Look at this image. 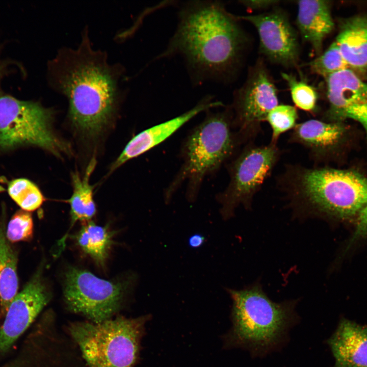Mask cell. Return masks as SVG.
<instances>
[{"mask_svg":"<svg viewBox=\"0 0 367 367\" xmlns=\"http://www.w3.org/2000/svg\"><path fill=\"white\" fill-rule=\"evenodd\" d=\"M107 58L106 53L92 48L85 30L78 48L61 49L48 65L50 83L68 100L72 126L87 139L104 132L121 99L122 68L109 64Z\"/></svg>","mask_w":367,"mask_h":367,"instance_id":"1","label":"cell"},{"mask_svg":"<svg viewBox=\"0 0 367 367\" xmlns=\"http://www.w3.org/2000/svg\"><path fill=\"white\" fill-rule=\"evenodd\" d=\"M178 14L175 32L158 58L181 56L195 82L226 78L245 43L234 17L217 1L189 2Z\"/></svg>","mask_w":367,"mask_h":367,"instance_id":"2","label":"cell"},{"mask_svg":"<svg viewBox=\"0 0 367 367\" xmlns=\"http://www.w3.org/2000/svg\"><path fill=\"white\" fill-rule=\"evenodd\" d=\"M277 187L299 213L347 220L367 204V178L354 170L286 164Z\"/></svg>","mask_w":367,"mask_h":367,"instance_id":"3","label":"cell"},{"mask_svg":"<svg viewBox=\"0 0 367 367\" xmlns=\"http://www.w3.org/2000/svg\"><path fill=\"white\" fill-rule=\"evenodd\" d=\"M228 291L232 301V326L226 346L242 348L260 357L280 349L298 322L297 302H275L257 284Z\"/></svg>","mask_w":367,"mask_h":367,"instance_id":"4","label":"cell"},{"mask_svg":"<svg viewBox=\"0 0 367 367\" xmlns=\"http://www.w3.org/2000/svg\"><path fill=\"white\" fill-rule=\"evenodd\" d=\"M241 144L233 128L231 111L208 112L184 140L181 164L164 191L165 202L168 203L185 183L188 201H195L204 179L218 171Z\"/></svg>","mask_w":367,"mask_h":367,"instance_id":"5","label":"cell"},{"mask_svg":"<svg viewBox=\"0 0 367 367\" xmlns=\"http://www.w3.org/2000/svg\"><path fill=\"white\" fill-rule=\"evenodd\" d=\"M148 316H122L95 323H70L68 330L88 367H134Z\"/></svg>","mask_w":367,"mask_h":367,"instance_id":"6","label":"cell"},{"mask_svg":"<svg viewBox=\"0 0 367 367\" xmlns=\"http://www.w3.org/2000/svg\"><path fill=\"white\" fill-rule=\"evenodd\" d=\"M51 111L39 103L0 97V148L39 147L57 158L72 153L70 145L53 129Z\"/></svg>","mask_w":367,"mask_h":367,"instance_id":"7","label":"cell"},{"mask_svg":"<svg viewBox=\"0 0 367 367\" xmlns=\"http://www.w3.org/2000/svg\"><path fill=\"white\" fill-rule=\"evenodd\" d=\"M281 154L277 145L251 143L237 155L228 166V184L216 197L223 219L232 217L239 205L251 207L253 197L271 175Z\"/></svg>","mask_w":367,"mask_h":367,"instance_id":"8","label":"cell"},{"mask_svg":"<svg viewBox=\"0 0 367 367\" xmlns=\"http://www.w3.org/2000/svg\"><path fill=\"white\" fill-rule=\"evenodd\" d=\"M127 284L104 280L72 268L65 274L64 297L69 310L98 323L112 319L122 305Z\"/></svg>","mask_w":367,"mask_h":367,"instance_id":"9","label":"cell"},{"mask_svg":"<svg viewBox=\"0 0 367 367\" xmlns=\"http://www.w3.org/2000/svg\"><path fill=\"white\" fill-rule=\"evenodd\" d=\"M278 103L275 85L265 67L259 62L251 70L234 99L232 126L242 144L257 135L261 123Z\"/></svg>","mask_w":367,"mask_h":367,"instance_id":"10","label":"cell"},{"mask_svg":"<svg viewBox=\"0 0 367 367\" xmlns=\"http://www.w3.org/2000/svg\"><path fill=\"white\" fill-rule=\"evenodd\" d=\"M326 82L329 107L324 121L353 119L362 125L367 137V83L348 68L329 75Z\"/></svg>","mask_w":367,"mask_h":367,"instance_id":"11","label":"cell"},{"mask_svg":"<svg viewBox=\"0 0 367 367\" xmlns=\"http://www.w3.org/2000/svg\"><path fill=\"white\" fill-rule=\"evenodd\" d=\"M51 298L38 273L10 303L0 328V354L6 352L31 325Z\"/></svg>","mask_w":367,"mask_h":367,"instance_id":"12","label":"cell"},{"mask_svg":"<svg viewBox=\"0 0 367 367\" xmlns=\"http://www.w3.org/2000/svg\"><path fill=\"white\" fill-rule=\"evenodd\" d=\"M241 18L255 27L261 51L271 61L286 66L297 63L299 57L297 36L284 13L275 10Z\"/></svg>","mask_w":367,"mask_h":367,"instance_id":"13","label":"cell"},{"mask_svg":"<svg viewBox=\"0 0 367 367\" xmlns=\"http://www.w3.org/2000/svg\"><path fill=\"white\" fill-rule=\"evenodd\" d=\"M222 105L221 102L207 96L183 114L141 132L128 142L112 164L109 172L160 144L199 114Z\"/></svg>","mask_w":367,"mask_h":367,"instance_id":"14","label":"cell"},{"mask_svg":"<svg viewBox=\"0 0 367 367\" xmlns=\"http://www.w3.org/2000/svg\"><path fill=\"white\" fill-rule=\"evenodd\" d=\"M346 130L342 122L310 119L295 126L289 142L302 145L313 162H320L336 154L345 140Z\"/></svg>","mask_w":367,"mask_h":367,"instance_id":"15","label":"cell"},{"mask_svg":"<svg viewBox=\"0 0 367 367\" xmlns=\"http://www.w3.org/2000/svg\"><path fill=\"white\" fill-rule=\"evenodd\" d=\"M327 343L334 367H367V328L343 319Z\"/></svg>","mask_w":367,"mask_h":367,"instance_id":"16","label":"cell"},{"mask_svg":"<svg viewBox=\"0 0 367 367\" xmlns=\"http://www.w3.org/2000/svg\"><path fill=\"white\" fill-rule=\"evenodd\" d=\"M297 4V24L301 35L320 55L325 38L334 28L330 5L327 1L316 0L300 1Z\"/></svg>","mask_w":367,"mask_h":367,"instance_id":"17","label":"cell"},{"mask_svg":"<svg viewBox=\"0 0 367 367\" xmlns=\"http://www.w3.org/2000/svg\"><path fill=\"white\" fill-rule=\"evenodd\" d=\"M349 66L363 70L367 68V18L356 16L342 24L335 41Z\"/></svg>","mask_w":367,"mask_h":367,"instance_id":"18","label":"cell"},{"mask_svg":"<svg viewBox=\"0 0 367 367\" xmlns=\"http://www.w3.org/2000/svg\"><path fill=\"white\" fill-rule=\"evenodd\" d=\"M96 164V160L93 156L83 175H81L78 171L71 174L73 192L67 201L70 207L72 225L78 221L85 223L90 221L96 213L93 199L94 188L90 183V178Z\"/></svg>","mask_w":367,"mask_h":367,"instance_id":"19","label":"cell"},{"mask_svg":"<svg viewBox=\"0 0 367 367\" xmlns=\"http://www.w3.org/2000/svg\"><path fill=\"white\" fill-rule=\"evenodd\" d=\"M16 253L6 235L4 224H0V304L3 312L17 294L18 277Z\"/></svg>","mask_w":367,"mask_h":367,"instance_id":"20","label":"cell"},{"mask_svg":"<svg viewBox=\"0 0 367 367\" xmlns=\"http://www.w3.org/2000/svg\"><path fill=\"white\" fill-rule=\"evenodd\" d=\"M113 233L107 226L90 221L85 223L76 235L78 246L98 265L103 266L112 242Z\"/></svg>","mask_w":367,"mask_h":367,"instance_id":"21","label":"cell"},{"mask_svg":"<svg viewBox=\"0 0 367 367\" xmlns=\"http://www.w3.org/2000/svg\"><path fill=\"white\" fill-rule=\"evenodd\" d=\"M8 193L20 208L31 212L39 208L45 198L38 187L25 178L11 181L8 186Z\"/></svg>","mask_w":367,"mask_h":367,"instance_id":"22","label":"cell"},{"mask_svg":"<svg viewBox=\"0 0 367 367\" xmlns=\"http://www.w3.org/2000/svg\"><path fill=\"white\" fill-rule=\"evenodd\" d=\"M298 118L297 111L295 107L292 106L278 104L272 109L266 119L272 129L270 143L277 145L280 136L285 132L293 129L297 124Z\"/></svg>","mask_w":367,"mask_h":367,"instance_id":"23","label":"cell"},{"mask_svg":"<svg viewBox=\"0 0 367 367\" xmlns=\"http://www.w3.org/2000/svg\"><path fill=\"white\" fill-rule=\"evenodd\" d=\"M308 66L312 72L326 78L349 67L335 41L321 55L310 62Z\"/></svg>","mask_w":367,"mask_h":367,"instance_id":"24","label":"cell"},{"mask_svg":"<svg viewBox=\"0 0 367 367\" xmlns=\"http://www.w3.org/2000/svg\"><path fill=\"white\" fill-rule=\"evenodd\" d=\"M281 75L289 87L295 106L302 110L313 112L318 99V94L314 88L304 82L297 80L292 74L282 73Z\"/></svg>","mask_w":367,"mask_h":367,"instance_id":"25","label":"cell"},{"mask_svg":"<svg viewBox=\"0 0 367 367\" xmlns=\"http://www.w3.org/2000/svg\"><path fill=\"white\" fill-rule=\"evenodd\" d=\"M33 234V221L30 212L22 209L17 211L11 218L6 235L8 241L14 243L30 240Z\"/></svg>","mask_w":367,"mask_h":367,"instance_id":"26","label":"cell"},{"mask_svg":"<svg viewBox=\"0 0 367 367\" xmlns=\"http://www.w3.org/2000/svg\"><path fill=\"white\" fill-rule=\"evenodd\" d=\"M367 235V204L358 215L355 230L349 241L347 249L358 240Z\"/></svg>","mask_w":367,"mask_h":367,"instance_id":"27","label":"cell"},{"mask_svg":"<svg viewBox=\"0 0 367 367\" xmlns=\"http://www.w3.org/2000/svg\"><path fill=\"white\" fill-rule=\"evenodd\" d=\"M279 2L276 1H243L241 3L247 8L252 9H265L276 5Z\"/></svg>","mask_w":367,"mask_h":367,"instance_id":"28","label":"cell"},{"mask_svg":"<svg viewBox=\"0 0 367 367\" xmlns=\"http://www.w3.org/2000/svg\"><path fill=\"white\" fill-rule=\"evenodd\" d=\"M4 367H35V366L31 357L28 354L27 356L24 355L23 357L20 356L16 358Z\"/></svg>","mask_w":367,"mask_h":367,"instance_id":"29","label":"cell"},{"mask_svg":"<svg viewBox=\"0 0 367 367\" xmlns=\"http://www.w3.org/2000/svg\"><path fill=\"white\" fill-rule=\"evenodd\" d=\"M204 237L200 234H195L191 235L188 240L189 245L193 248L200 247L204 242Z\"/></svg>","mask_w":367,"mask_h":367,"instance_id":"30","label":"cell"},{"mask_svg":"<svg viewBox=\"0 0 367 367\" xmlns=\"http://www.w3.org/2000/svg\"><path fill=\"white\" fill-rule=\"evenodd\" d=\"M2 73H2V68H1V67H0V78H1V76H2Z\"/></svg>","mask_w":367,"mask_h":367,"instance_id":"31","label":"cell"}]
</instances>
